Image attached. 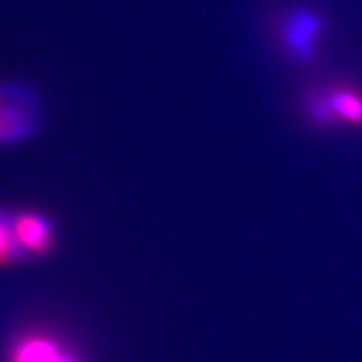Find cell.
I'll use <instances>...</instances> for the list:
<instances>
[{
    "label": "cell",
    "instance_id": "obj_1",
    "mask_svg": "<svg viewBox=\"0 0 362 362\" xmlns=\"http://www.w3.org/2000/svg\"><path fill=\"white\" fill-rule=\"evenodd\" d=\"M45 106L40 90L17 76L0 78V148L29 143L40 133Z\"/></svg>",
    "mask_w": 362,
    "mask_h": 362
},
{
    "label": "cell",
    "instance_id": "obj_2",
    "mask_svg": "<svg viewBox=\"0 0 362 362\" xmlns=\"http://www.w3.org/2000/svg\"><path fill=\"white\" fill-rule=\"evenodd\" d=\"M324 27V19L319 12L307 7H292L277 17L274 34L285 56L296 62H309L315 56Z\"/></svg>",
    "mask_w": 362,
    "mask_h": 362
},
{
    "label": "cell",
    "instance_id": "obj_3",
    "mask_svg": "<svg viewBox=\"0 0 362 362\" xmlns=\"http://www.w3.org/2000/svg\"><path fill=\"white\" fill-rule=\"evenodd\" d=\"M302 111L319 128L334 124L362 126V93L352 86H330L305 94Z\"/></svg>",
    "mask_w": 362,
    "mask_h": 362
},
{
    "label": "cell",
    "instance_id": "obj_4",
    "mask_svg": "<svg viewBox=\"0 0 362 362\" xmlns=\"http://www.w3.org/2000/svg\"><path fill=\"white\" fill-rule=\"evenodd\" d=\"M6 362H83V359L64 337L44 329H34L12 339Z\"/></svg>",
    "mask_w": 362,
    "mask_h": 362
},
{
    "label": "cell",
    "instance_id": "obj_5",
    "mask_svg": "<svg viewBox=\"0 0 362 362\" xmlns=\"http://www.w3.org/2000/svg\"><path fill=\"white\" fill-rule=\"evenodd\" d=\"M13 235H16L17 245L25 259H40V257L51 255L56 247V226L52 220L42 211L19 210L12 214Z\"/></svg>",
    "mask_w": 362,
    "mask_h": 362
},
{
    "label": "cell",
    "instance_id": "obj_6",
    "mask_svg": "<svg viewBox=\"0 0 362 362\" xmlns=\"http://www.w3.org/2000/svg\"><path fill=\"white\" fill-rule=\"evenodd\" d=\"M24 259L13 235L12 214L0 210V269H11Z\"/></svg>",
    "mask_w": 362,
    "mask_h": 362
}]
</instances>
